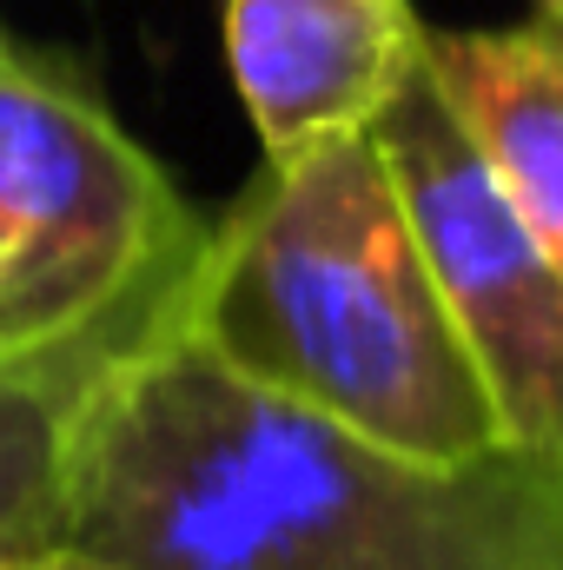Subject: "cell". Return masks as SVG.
<instances>
[{"label": "cell", "instance_id": "obj_1", "mask_svg": "<svg viewBox=\"0 0 563 570\" xmlns=\"http://www.w3.org/2000/svg\"><path fill=\"white\" fill-rule=\"evenodd\" d=\"M166 332L398 458L477 464L511 451L372 134L259 166Z\"/></svg>", "mask_w": 563, "mask_h": 570}, {"label": "cell", "instance_id": "obj_2", "mask_svg": "<svg viewBox=\"0 0 563 570\" xmlns=\"http://www.w3.org/2000/svg\"><path fill=\"white\" fill-rule=\"evenodd\" d=\"M206 239L113 107L0 27V372L73 399L172 325Z\"/></svg>", "mask_w": 563, "mask_h": 570}, {"label": "cell", "instance_id": "obj_3", "mask_svg": "<svg viewBox=\"0 0 563 570\" xmlns=\"http://www.w3.org/2000/svg\"><path fill=\"white\" fill-rule=\"evenodd\" d=\"M179 352L239 464L259 570H563L557 458L418 464L233 379L186 338Z\"/></svg>", "mask_w": 563, "mask_h": 570}, {"label": "cell", "instance_id": "obj_4", "mask_svg": "<svg viewBox=\"0 0 563 570\" xmlns=\"http://www.w3.org/2000/svg\"><path fill=\"white\" fill-rule=\"evenodd\" d=\"M372 140L444 285L497 438L511 451L563 464V273L517 219L477 140L444 107L437 80L424 73V53L392 107L372 120Z\"/></svg>", "mask_w": 563, "mask_h": 570}, {"label": "cell", "instance_id": "obj_5", "mask_svg": "<svg viewBox=\"0 0 563 570\" xmlns=\"http://www.w3.org/2000/svg\"><path fill=\"white\" fill-rule=\"evenodd\" d=\"M418 53L412 0H226V67L266 166L372 134Z\"/></svg>", "mask_w": 563, "mask_h": 570}, {"label": "cell", "instance_id": "obj_6", "mask_svg": "<svg viewBox=\"0 0 563 570\" xmlns=\"http://www.w3.org/2000/svg\"><path fill=\"white\" fill-rule=\"evenodd\" d=\"M424 73L563 273V13L531 7L517 27L424 20Z\"/></svg>", "mask_w": 563, "mask_h": 570}, {"label": "cell", "instance_id": "obj_7", "mask_svg": "<svg viewBox=\"0 0 563 570\" xmlns=\"http://www.w3.org/2000/svg\"><path fill=\"white\" fill-rule=\"evenodd\" d=\"M60 438L67 399L0 372V551L60 544Z\"/></svg>", "mask_w": 563, "mask_h": 570}, {"label": "cell", "instance_id": "obj_8", "mask_svg": "<svg viewBox=\"0 0 563 570\" xmlns=\"http://www.w3.org/2000/svg\"><path fill=\"white\" fill-rule=\"evenodd\" d=\"M0 570H113L73 544H40V551H0Z\"/></svg>", "mask_w": 563, "mask_h": 570}, {"label": "cell", "instance_id": "obj_9", "mask_svg": "<svg viewBox=\"0 0 563 570\" xmlns=\"http://www.w3.org/2000/svg\"><path fill=\"white\" fill-rule=\"evenodd\" d=\"M531 7H537V13H563V0H531Z\"/></svg>", "mask_w": 563, "mask_h": 570}]
</instances>
